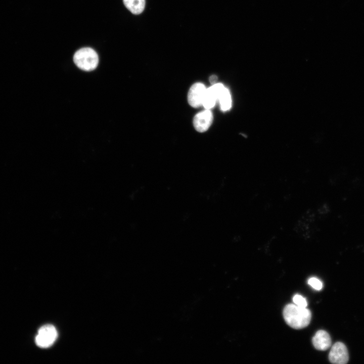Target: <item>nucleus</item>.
<instances>
[{"label":"nucleus","instance_id":"obj_1","mask_svg":"<svg viewBox=\"0 0 364 364\" xmlns=\"http://www.w3.org/2000/svg\"><path fill=\"white\" fill-rule=\"evenodd\" d=\"M283 316L285 322L290 327L295 329H301L309 324L311 318V313L306 307H302L290 303L285 306Z\"/></svg>","mask_w":364,"mask_h":364},{"label":"nucleus","instance_id":"obj_2","mask_svg":"<svg viewBox=\"0 0 364 364\" xmlns=\"http://www.w3.org/2000/svg\"><path fill=\"white\" fill-rule=\"evenodd\" d=\"M73 61L80 69L90 71L96 68L99 63L97 52L90 48H83L77 51L74 55Z\"/></svg>","mask_w":364,"mask_h":364},{"label":"nucleus","instance_id":"obj_3","mask_svg":"<svg viewBox=\"0 0 364 364\" xmlns=\"http://www.w3.org/2000/svg\"><path fill=\"white\" fill-rule=\"evenodd\" d=\"M58 336L57 331L52 325H44L38 331L35 339L36 344L41 348H47L52 345Z\"/></svg>","mask_w":364,"mask_h":364},{"label":"nucleus","instance_id":"obj_4","mask_svg":"<svg viewBox=\"0 0 364 364\" xmlns=\"http://www.w3.org/2000/svg\"><path fill=\"white\" fill-rule=\"evenodd\" d=\"M329 359L335 364H345L349 359L346 346L342 342H337L331 347L329 354Z\"/></svg>","mask_w":364,"mask_h":364},{"label":"nucleus","instance_id":"obj_5","mask_svg":"<svg viewBox=\"0 0 364 364\" xmlns=\"http://www.w3.org/2000/svg\"><path fill=\"white\" fill-rule=\"evenodd\" d=\"M206 87L202 83H194L190 88L188 94L189 104L194 108L202 106Z\"/></svg>","mask_w":364,"mask_h":364},{"label":"nucleus","instance_id":"obj_6","mask_svg":"<svg viewBox=\"0 0 364 364\" xmlns=\"http://www.w3.org/2000/svg\"><path fill=\"white\" fill-rule=\"evenodd\" d=\"M221 83H216L209 88H206L202 106L206 109L212 108L218 101L220 93L224 88Z\"/></svg>","mask_w":364,"mask_h":364},{"label":"nucleus","instance_id":"obj_7","mask_svg":"<svg viewBox=\"0 0 364 364\" xmlns=\"http://www.w3.org/2000/svg\"><path fill=\"white\" fill-rule=\"evenodd\" d=\"M213 120V115L210 109H206L197 114L193 120L194 126L200 132L206 131L210 126Z\"/></svg>","mask_w":364,"mask_h":364},{"label":"nucleus","instance_id":"obj_8","mask_svg":"<svg viewBox=\"0 0 364 364\" xmlns=\"http://www.w3.org/2000/svg\"><path fill=\"white\" fill-rule=\"evenodd\" d=\"M314 348L318 350H326L331 346V338L330 335L324 330H319L312 339Z\"/></svg>","mask_w":364,"mask_h":364},{"label":"nucleus","instance_id":"obj_9","mask_svg":"<svg viewBox=\"0 0 364 364\" xmlns=\"http://www.w3.org/2000/svg\"><path fill=\"white\" fill-rule=\"evenodd\" d=\"M126 8L132 14L142 13L145 7V0H123Z\"/></svg>","mask_w":364,"mask_h":364},{"label":"nucleus","instance_id":"obj_10","mask_svg":"<svg viewBox=\"0 0 364 364\" xmlns=\"http://www.w3.org/2000/svg\"><path fill=\"white\" fill-rule=\"evenodd\" d=\"M218 101L223 111L229 110L232 106V99L230 90L226 87L222 89L218 97Z\"/></svg>","mask_w":364,"mask_h":364},{"label":"nucleus","instance_id":"obj_11","mask_svg":"<svg viewBox=\"0 0 364 364\" xmlns=\"http://www.w3.org/2000/svg\"><path fill=\"white\" fill-rule=\"evenodd\" d=\"M293 301L297 306L306 307L307 302L306 299L300 294H295L293 297Z\"/></svg>","mask_w":364,"mask_h":364},{"label":"nucleus","instance_id":"obj_12","mask_svg":"<svg viewBox=\"0 0 364 364\" xmlns=\"http://www.w3.org/2000/svg\"><path fill=\"white\" fill-rule=\"evenodd\" d=\"M309 284L312 288L316 290H321L323 288V283L315 277H311L308 280Z\"/></svg>","mask_w":364,"mask_h":364},{"label":"nucleus","instance_id":"obj_13","mask_svg":"<svg viewBox=\"0 0 364 364\" xmlns=\"http://www.w3.org/2000/svg\"><path fill=\"white\" fill-rule=\"evenodd\" d=\"M217 80V77L215 75H211L209 78L210 82L212 84H215L216 83Z\"/></svg>","mask_w":364,"mask_h":364}]
</instances>
